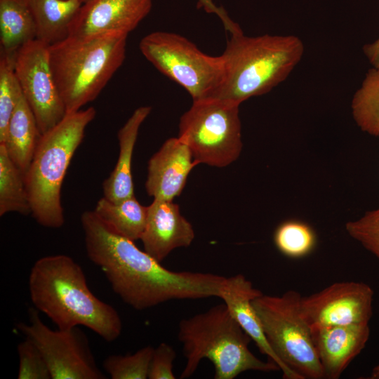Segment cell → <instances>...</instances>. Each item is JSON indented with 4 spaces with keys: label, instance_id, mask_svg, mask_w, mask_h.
<instances>
[{
    "label": "cell",
    "instance_id": "6da1fadb",
    "mask_svg": "<svg viewBox=\"0 0 379 379\" xmlns=\"http://www.w3.org/2000/svg\"><path fill=\"white\" fill-rule=\"evenodd\" d=\"M80 220L88 258L103 272L114 292L133 309L144 310L172 300L220 298L227 277L170 270L112 229L94 211L83 212Z\"/></svg>",
    "mask_w": 379,
    "mask_h": 379
},
{
    "label": "cell",
    "instance_id": "7a4b0ae2",
    "mask_svg": "<svg viewBox=\"0 0 379 379\" xmlns=\"http://www.w3.org/2000/svg\"><path fill=\"white\" fill-rule=\"evenodd\" d=\"M28 287L34 307L58 329L83 326L107 342L119 337V313L94 295L82 268L71 257L59 254L38 259L31 268Z\"/></svg>",
    "mask_w": 379,
    "mask_h": 379
},
{
    "label": "cell",
    "instance_id": "3957f363",
    "mask_svg": "<svg viewBox=\"0 0 379 379\" xmlns=\"http://www.w3.org/2000/svg\"><path fill=\"white\" fill-rule=\"evenodd\" d=\"M305 47L294 35L232 34L220 55V84L209 98L241 105L284 81L301 60Z\"/></svg>",
    "mask_w": 379,
    "mask_h": 379
},
{
    "label": "cell",
    "instance_id": "277c9868",
    "mask_svg": "<svg viewBox=\"0 0 379 379\" xmlns=\"http://www.w3.org/2000/svg\"><path fill=\"white\" fill-rule=\"evenodd\" d=\"M178 338L186 359L182 379L191 377L204 359L213 364L215 379H234L248 371H280L272 360L262 361L251 352V338L224 302L182 319Z\"/></svg>",
    "mask_w": 379,
    "mask_h": 379
},
{
    "label": "cell",
    "instance_id": "5b68a950",
    "mask_svg": "<svg viewBox=\"0 0 379 379\" xmlns=\"http://www.w3.org/2000/svg\"><path fill=\"white\" fill-rule=\"evenodd\" d=\"M128 35L68 36L48 46L51 69L67 113L94 100L121 66Z\"/></svg>",
    "mask_w": 379,
    "mask_h": 379
},
{
    "label": "cell",
    "instance_id": "8992f818",
    "mask_svg": "<svg viewBox=\"0 0 379 379\" xmlns=\"http://www.w3.org/2000/svg\"><path fill=\"white\" fill-rule=\"evenodd\" d=\"M93 107L67 113L53 128L42 134L25 173L31 214L40 225L59 228L65 223L61 187L87 126L94 119Z\"/></svg>",
    "mask_w": 379,
    "mask_h": 379
},
{
    "label": "cell",
    "instance_id": "52a82bcc",
    "mask_svg": "<svg viewBox=\"0 0 379 379\" xmlns=\"http://www.w3.org/2000/svg\"><path fill=\"white\" fill-rule=\"evenodd\" d=\"M301 295L290 290L281 295L263 293L253 305L272 349L298 379H322L323 370L312 330L301 314Z\"/></svg>",
    "mask_w": 379,
    "mask_h": 379
},
{
    "label": "cell",
    "instance_id": "ba28073f",
    "mask_svg": "<svg viewBox=\"0 0 379 379\" xmlns=\"http://www.w3.org/2000/svg\"><path fill=\"white\" fill-rule=\"evenodd\" d=\"M239 105L206 98L193 101L180 119L178 138L197 164L222 168L237 159L242 149Z\"/></svg>",
    "mask_w": 379,
    "mask_h": 379
},
{
    "label": "cell",
    "instance_id": "9c48e42d",
    "mask_svg": "<svg viewBox=\"0 0 379 379\" xmlns=\"http://www.w3.org/2000/svg\"><path fill=\"white\" fill-rule=\"evenodd\" d=\"M139 48L154 67L184 88L193 101L211 97L220 84V55L204 53L182 36L154 32L141 39Z\"/></svg>",
    "mask_w": 379,
    "mask_h": 379
},
{
    "label": "cell",
    "instance_id": "30bf717a",
    "mask_svg": "<svg viewBox=\"0 0 379 379\" xmlns=\"http://www.w3.org/2000/svg\"><path fill=\"white\" fill-rule=\"evenodd\" d=\"M35 307L29 310V324L18 329L32 340L42 354L51 379H103L91 352L88 340L78 327L53 331L48 327Z\"/></svg>",
    "mask_w": 379,
    "mask_h": 379
},
{
    "label": "cell",
    "instance_id": "8fae6325",
    "mask_svg": "<svg viewBox=\"0 0 379 379\" xmlns=\"http://www.w3.org/2000/svg\"><path fill=\"white\" fill-rule=\"evenodd\" d=\"M48 46L34 39L20 47L14 56L17 79L41 135L67 114L51 69Z\"/></svg>",
    "mask_w": 379,
    "mask_h": 379
},
{
    "label": "cell",
    "instance_id": "7c38bea8",
    "mask_svg": "<svg viewBox=\"0 0 379 379\" xmlns=\"http://www.w3.org/2000/svg\"><path fill=\"white\" fill-rule=\"evenodd\" d=\"M373 291L357 281L335 282L308 296H301V314L310 328L369 324Z\"/></svg>",
    "mask_w": 379,
    "mask_h": 379
},
{
    "label": "cell",
    "instance_id": "4fadbf2b",
    "mask_svg": "<svg viewBox=\"0 0 379 379\" xmlns=\"http://www.w3.org/2000/svg\"><path fill=\"white\" fill-rule=\"evenodd\" d=\"M152 0H94L83 4L69 27V35H128L148 15Z\"/></svg>",
    "mask_w": 379,
    "mask_h": 379
},
{
    "label": "cell",
    "instance_id": "5bb4252c",
    "mask_svg": "<svg viewBox=\"0 0 379 379\" xmlns=\"http://www.w3.org/2000/svg\"><path fill=\"white\" fill-rule=\"evenodd\" d=\"M194 237L192 225L173 201L154 199L147 206L140 239L144 251L157 261H163L175 248L190 246Z\"/></svg>",
    "mask_w": 379,
    "mask_h": 379
},
{
    "label": "cell",
    "instance_id": "9a60e30c",
    "mask_svg": "<svg viewBox=\"0 0 379 379\" xmlns=\"http://www.w3.org/2000/svg\"><path fill=\"white\" fill-rule=\"evenodd\" d=\"M197 165L190 148L178 137L166 140L148 161L145 182L148 195L173 201L181 194Z\"/></svg>",
    "mask_w": 379,
    "mask_h": 379
},
{
    "label": "cell",
    "instance_id": "2e32d148",
    "mask_svg": "<svg viewBox=\"0 0 379 379\" xmlns=\"http://www.w3.org/2000/svg\"><path fill=\"white\" fill-rule=\"evenodd\" d=\"M311 330L324 378L327 379L339 378L370 337L368 324L316 326Z\"/></svg>",
    "mask_w": 379,
    "mask_h": 379
},
{
    "label": "cell",
    "instance_id": "e0dca14e",
    "mask_svg": "<svg viewBox=\"0 0 379 379\" xmlns=\"http://www.w3.org/2000/svg\"><path fill=\"white\" fill-rule=\"evenodd\" d=\"M262 293L253 287L251 281L239 274L227 277L220 299L245 333L257 345L260 352L274 361L285 379H298L277 357L272 349L252 301Z\"/></svg>",
    "mask_w": 379,
    "mask_h": 379
},
{
    "label": "cell",
    "instance_id": "ac0fdd59",
    "mask_svg": "<svg viewBox=\"0 0 379 379\" xmlns=\"http://www.w3.org/2000/svg\"><path fill=\"white\" fill-rule=\"evenodd\" d=\"M149 106L136 109L118 132L119 154L109 176L102 183L103 197L112 201H119L134 196L131 174L133 152L138 131L151 112Z\"/></svg>",
    "mask_w": 379,
    "mask_h": 379
},
{
    "label": "cell",
    "instance_id": "d6986e66",
    "mask_svg": "<svg viewBox=\"0 0 379 379\" xmlns=\"http://www.w3.org/2000/svg\"><path fill=\"white\" fill-rule=\"evenodd\" d=\"M41 133L23 94L10 119L3 143L8 155L24 173L28 170Z\"/></svg>",
    "mask_w": 379,
    "mask_h": 379
},
{
    "label": "cell",
    "instance_id": "ffe728a7",
    "mask_svg": "<svg viewBox=\"0 0 379 379\" xmlns=\"http://www.w3.org/2000/svg\"><path fill=\"white\" fill-rule=\"evenodd\" d=\"M36 39L51 46L68 36L70 23L82 4L79 0H27Z\"/></svg>",
    "mask_w": 379,
    "mask_h": 379
},
{
    "label": "cell",
    "instance_id": "44dd1931",
    "mask_svg": "<svg viewBox=\"0 0 379 379\" xmlns=\"http://www.w3.org/2000/svg\"><path fill=\"white\" fill-rule=\"evenodd\" d=\"M36 39V27L27 0H0L1 52L14 55Z\"/></svg>",
    "mask_w": 379,
    "mask_h": 379
},
{
    "label": "cell",
    "instance_id": "7402d4cb",
    "mask_svg": "<svg viewBox=\"0 0 379 379\" xmlns=\"http://www.w3.org/2000/svg\"><path fill=\"white\" fill-rule=\"evenodd\" d=\"M93 211L117 233L133 241L140 239L146 224L147 206L140 204L135 196L119 201H112L103 197L97 201Z\"/></svg>",
    "mask_w": 379,
    "mask_h": 379
},
{
    "label": "cell",
    "instance_id": "603a6c76",
    "mask_svg": "<svg viewBox=\"0 0 379 379\" xmlns=\"http://www.w3.org/2000/svg\"><path fill=\"white\" fill-rule=\"evenodd\" d=\"M11 212L28 215L31 207L25 175L0 144V216Z\"/></svg>",
    "mask_w": 379,
    "mask_h": 379
},
{
    "label": "cell",
    "instance_id": "cb8c5ba5",
    "mask_svg": "<svg viewBox=\"0 0 379 379\" xmlns=\"http://www.w3.org/2000/svg\"><path fill=\"white\" fill-rule=\"evenodd\" d=\"M351 109L356 124L364 132L379 136V67L368 71L353 95Z\"/></svg>",
    "mask_w": 379,
    "mask_h": 379
},
{
    "label": "cell",
    "instance_id": "d4e9b609",
    "mask_svg": "<svg viewBox=\"0 0 379 379\" xmlns=\"http://www.w3.org/2000/svg\"><path fill=\"white\" fill-rule=\"evenodd\" d=\"M316 234L307 224L298 220L281 223L274 234L277 249L290 258H300L310 253L316 245Z\"/></svg>",
    "mask_w": 379,
    "mask_h": 379
},
{
    "label": "cell",
    "instance_id": "484cf974",
    "mask_svg": "<svg viewBox=\"0 0 379 379\" xmlns=\"http://www.w3.org/2000/svg\"><path fill=\"white\" fill-rule=\"evenodd\" d=\"M14 55L1 52L0 57V143L5 140L8 125L22 95L14 67Z\"/></svg>",
    "mask_w": 379,
    "mask_h": 379
},
{
    "label": "cell",
    "instance_id": "4316f807",
    "mask_svg": "<svg viewBox=\"0 0 379 379\" xmlns=\"http://www.w3.org/2000/svg\"><path fill=\"white\" fill-rule=\"evenodd\" d=\"M154 348L144 347L131 354L110 355L103 361V368L112 379L148 378Z\"/></svg>",
    "mask_w": 379,
    "mask_h": 379
},
{
    "label": "cell",
    "instance_id": "83f0119b",
    "mask_svg": "<svg viewBox=\"0 0 379 379\" xmlns=\"http://www.w3.org/2000/svg\"><path fill=\"white\" fill-rule=\"evenodd\" d=\"M349 235L379 260V208L366 212L361 218L346 223Z\"/></svg>",
    "mask_w": 379,
    "mask_h": 379
},
{
    "label": "cell",
    "instance_id": "f1b7e54d",
    "mask_svg": "<svg viewBox=\"0 0 379 379\" xmlns=\"http://www.w3.org/2000/svg\"><path fill=\"white\" fill-rule=\"evenodd\" d=\"M18 379H51L48 366L36 345L26 338L18 345Z\"/></svg>",
    "mask_w": 379,
    "mask_h": 379
},
{
    "label": "cell",
    "instance_id": "f546056e",
    "mask_svg": "<svg viewBox=\"0 0 379 379\" xmlns=\"http://www.w3.org/2000/svg\"><path fill=\"white\" fill-rule=\"evenodd\" d=\"M176 357L174 349L166 343L154 348L151 359L149 379H175L173 362Z\"/></svg>",
    "mask_w": 379,
    "mask_h": 379
},
{
    "label": "cell",
    "instance_id": "4dcf8cb0",
    "mask_svg": "<svg viewBox=\"0 0 379 379\" xmlns=\"http://www.w3.org/2000/svg\"><path fill=\"white\" fill-rule=\"evenodd\" d=\"M197 1L199 6L203 8L208 13L216 15L222 21L225 29L231 34L242 32L240 26L229 17L223 8L215 5L213 0H197Z\"/></svg>",
    "mask_w": 379,
    "mask_h": 379
},
{
    "label": "cell",
    "instance_id": "1f68e13d",
    "mask_svg": "<svg viewBox=\"0 0 379 379\" xmlns=\"http://www.w3.org/2000/svg\"><path fill=\"white\" fill-rule=\"evenodd\" d=\"M363 52L373 67H379V37L363 47Z\"/></svg>",
    "mask_w": 379,
    "mask_h": 379
},
{
    "label": "cell",
    "instance_id": "d6a6232c",
    "mask_svg": "<svg viewBox=\"0 0 379 379\" xmlns=\"http://www.w3.org/2000/svg\"><path fill=\"white\" fill-rule=\"evenodd\" d=\"M369 378L379 379V364L373 368Z\"/></svg>",
    "mask_w": 379,
    "mask_h": 379
},
{
    "label": "cell",
    "instance_id": "836d02e7",
    "mask_svg": "<svg viewBox=\"0 0 379 379\" xmlns=\"http://www.w3.org/2000/svg\"><path fill=\"white\" fill-rule=\"evenodd\" d=\"M79 1H81V4H86L90 1H94V0H79Z\"/></svg>",
    "mask_w": 379,
    "mask_h": 379
}]
</instances>
